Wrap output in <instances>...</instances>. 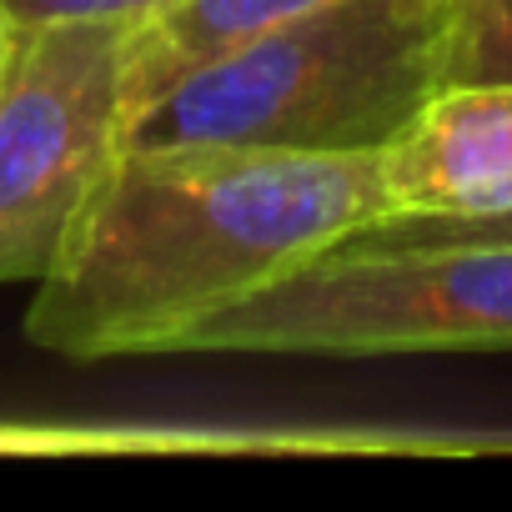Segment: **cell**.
<instances>
[{
	"instance_id": "cell-1",
	"label": "cell",
	"mask_w": 512,
	"mask_h": 512,
	"mask_svg": "<svg viewBox=\"0 0 512 512\" xmlns=\"http://www.w3.org/2000/svg\"><path fill=\"white\" fill-rule=\"evenodd\" d=\"M377 221V151L126 146L36 282L26 337L66 362L186 352L211 317Z\"/></svg>"
},
{
	"instance_id": "cell-9",
	"label": "cell",
	"mask_w": 512,
	"mask_h": 512,
	"mask_svg": "<svg viewBox=\"0 0 512 512\" xmlns=\"http://www.w3.org/2000/svg\"><path fill=\"white\" fill-rule=\"evenodd\" d=\"M352 241H512V211L492 221H377Z\"/></svg>"
},
{
	"instance_id": "cell-2",
	"label": "cell",
	"mask_w": 512,
	"mask_h": 512,
	"mask_svg": "<svg viewBox=\"0 0 512 512\" xmlns=\"http://www.w3.org/2000/svg\"><path fill=\"white\" fill-rule=\"evenodd\" d=\"M442 16L447 0H327L161 91L126 146L382 151L442 86Z\"/></svg>"
},
{
	"instance_id": "cell-6",
	"label": "cell",
	"mask_w": 512,
	"mask_h": 512,
	"mask_svg": "<svg viewBox=\"0 0 512 512\" xmlns=\"http://www.w3.org/2000/svg\"><path fill=\"white\" fill-rule=\"evenodd\" d=\"M327 6V0H166L146 21H136L131 41V106L136 116L186 81L191 71L272 36L277 26Z\"/></svg>"
},
{
	"instance_id": "cell-7",
	"label": "cell",
	"mask_w": 512,
	"mask_h": 512,
	"mask_svg": "<svg viewBox=\"0 0 512 512\" xmlns=\"http://www.w3.org/2000/svg\"><path fill=\"white\" fill-rule=\"evenodd\" d=\"M512 81V0H447L442 86Z\"/></svg>"
},
{
	"instance_id": "cell-4",
	"label": "cell",
	"mask_w": 512,
	"mask_h": 512,
	"mask_svg": "<svg viewBox=\"0 0 512 512\" xmlns=\"http://www.w3.org/2000/svg\"><path fill=\"white\" fill-rule=\"evenodd\" d=\"M136 21L11 26L0 61V282H41L131 141Z\"/></svg>"
},
{
	"instance_id": "cell-5",
	"label": "cell",
	"mask_w": 512,
	"mask_h": 512,
	"mask_svg": "<svg viewBox=\"0 0 512 512\" xmlns=\"http://www.w3.org/2000/svg\"><path fill=\"white\" fill-rule=\"evenodd\" d=\"M387 221H492L512 211V81L437 86L377 151Z\"/></svg>"
},
{
	"instance_id": "cell-3",
	"label": "cell",
	"mask_w": 512,
	"mask_h": 512,
	"mask_svg": "<svg viewBox=\"0 0 512 512\" xmlns=\"http://www.w3.org/2000/svg\"><path fill=\"white\" fill-rule=\"evenodd\" d=\"M186 352H512V241H342L211 317Z\"/></svg>"
},
{
	"instance_id": "cell-8",
	"label": "cell",
	"mask_w": 512,
	"mask_h": 512,
	"mask_svg": "<svg viewBox=\"0 0 512 512\" xmlns=\"http://www.w3.org/2000/svg\"><path fill=\"white\" fill-rule=\"evenodd\" d=\"M166 0H0V16L11 26H46V21H146Z\"/></svg>"
},
{
	"instance_id": "cell-10",
	"label": "cell",
	"mask_w": 512,
	"mask_h": 512,
	"mask_svg": "<svg viewBox=\"0 0 512 512\" xmlns=\"http://www.w3.org/2000/svg\"><path fill=\"white\" fill-rule=\"evenodd\" d=\"M6 46H11V21L0 16V61H6Z\"/></svg>"
}]
</instances>
